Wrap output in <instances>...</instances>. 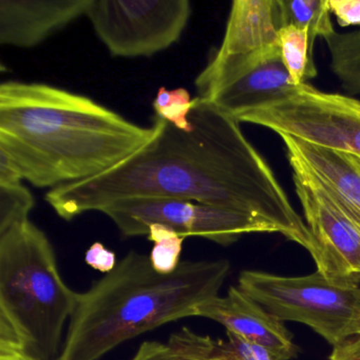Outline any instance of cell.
<instances>
[{
	"instance_id": "obj_2",
	"label": "cell",
	"mask_w": 360,
	"mask_h": 360,
	"mask_svg": "<svg viewBox=\"0 0 360 360\" xmlns=\"http://www.w3.org/2000/svg\"><path fill=\"white\" fill-rule=\"evenodd\" d=\"M229 271L225 259L183 261L163 275L153 269L149 256L131 250L111 273L77 292L56 360H98L148 330L197 317L199 305L219 296Z\"/></svg>"
},
{
	"instance_id": "obj_1",
	"label": "cell",
	"mask_w": 360,
	"mask_h": 360,
	"mask_svg": "<svg viewBox=\"0 0 360 360\" xmlns=\"http://www.w3.org/2000/svg\"><path fill=\"white\" fill-rule=\"evenodd\" d=\"M188 120L183 131L155 117L149 144L103 174L54 187L46 201L70 221L129 198L191 200L266 221L317 261L313 233L239 122L199 96Z\"/></svg>"
},
{
	"instance_id": "obj_3",
	"label": "cell",
	"mask_w": 360,
	"mask_h": 360,
	"mask_svg": "<svg viewBox=\"0 0 360 360\" xmlns=\"http://www.w3.org/2000/svg\"><path fill=\"white\" fill-rule=\"evenodd\" d=\"M142 127L85 96L41 83L0 85V136L37 155L60 185L115 167L151 142Z\"/></svg>"
},
{
	"instance_id": "obj_15",
	"label": "cell",
	"mask_w": 360,
	"mask_h": 360,
	"mask_svg": "<svg viewBox=\"0 0 360 360\" xmlns=\"http://www.w3.org/2000/svg\"><path fill=\"white\" fill-rule=\"evenodd\" d=\"M281 28L294 26L309 32L311 51L318 37L326 39L335 32L328 0H277Z\"/></svg>"
},
{
	"instance_id": "obj_19",
	"label": "cell",
	"mask_w": 360,
	"mask_h": 360,
	"mask_svg": "<svg viewBox=\"0 0 360 360\" xmlns=\"http://www.w3.org/2000/svg\"><path fill=\"white\" fill-rule=\"evenodd\" d=\"M35 200L22 183L0 185V233L29 220Z\"/></svg>"
},
{
	"instance_id": "obj_6",
	"label": "cell",
	"mask_w": 360,
	"mask_h": 360,
	"mask_svg": "<svg viewBox=\"0 0 360 360\" xmlns=\"http://www.w3.org/2000/svg\"><path fill=\"white\" fill-rule=\"evenodd\" d=\"M237 121L360 160V101L351 96L303 84L288 98L244 113Z\"/></svg>"
},
{
	"instance_id": "obj_7",
	"label": "cell",
	"mask_w": 360,
	"mask_h": 360,
	"mask_svg": "<svg viewBox=\"0 0 360 360\" xmlns=\"http://www.w3.org/2000/svg\"><path fill=\"white\" fill-rule=\"evenodd\" d=\"M101 212L125 237L147 236L151 225L162 224L182 237L205 238L227 246L248 233H279L275 225L256 217L174 198H129L105 206Z\"/></svg>"
},
{
	"instance_id": "obj_13",
	"label": "cell",
	"mask_w": 360,
	"mask_h": 360,
	"mask_svg": "<svg viewBox=\"0 0 360 360\" xmlns=\"http://www.w3.org/2000/svg\"><path fill=\"white\" fill-rule=\"evenodd\" d=\"M281 29L277 0H236L217 58L246 56L278 45Z\"/></svg>"
},
{
	"instance_id": "obj_25",
	"label": "cell",
	"mask_w": 360,
	"mask_h": 360,
	"mask_svg": "<svg viewBox=\"0 0 360 360\" xmlns=\"http://www.w3.org/2000/svg\"><path fill=\"white\" fill-rule=\"evenodd\" d=\"M358 314H357V336H360V296L358 300Z\"/></svg>"
},
{
	"instance_id": "obj_14",
	"label": "cell",
	"mask_w": 360,
	"mask_h": 360,
	"mask_svg": "<svg viewBox=\"0 0 360 360\" xmlns=\"http://www.w3.org/2000/svg\"><path fill=\"white\" fill-rule=\"evenodd\" d=\"M288 151L298 155L334 193L339 205L360 231V160L280 136Z\"/></svg>"
},
{
	"instance_id": "obj_4",
	"label": "cell",
	"mask_w": 360,
	"mask_h": 360,
	"mask_svg": "<svg viewBox=\"0 0 360 360\" xmlns=\"http://www.w3.org/2000/svg\"><path fill=\"white\" fill-rule=\"evenodd\" d=\"M77 301L39 227L28 220L0 233V332L37 359L53 360Z\"/></svg>"
},
{
	"instance_id": "obj_11",
	"label": "cell",
	"mask_w": 360,
	"mask_h": 360,
	"mask_svg": "<svg viewBox=\"0 0 360 360\" xmlns=\"http://www.w3.org/2000/svg\"><path fill=\"white\" fill-rule=\"evenodd\" d=\"M197 317L222 324L227 332L264 347L274 360H292L299 347L281 320L250 298L239 286H231L225 296L214 297L198 307Z\"/></svg>"
},
{
	"instance_id": "obj_5",
	"label": "cell",
	"mask_w": 360,
	"mask_h": 360,
	"mask_svg": "<svg viewBox=\"0 0 360 360\" xmlns=\"http://www.w3.org/2000/svg\"><path fill=\"white\" fill-rule=\"evenodd\" d=\"M238 282L271 315L309 326L333 347L357 336L359 285L337 283L318 271L300 277L243 271Z\"/></svg>"
},
{
	"instance_id": "obj_22",
	"label": "cell",
	"mask_w": 360,
	"mask_h": 360,
	"mask_svg": "<svg viewBox=\"0 0 360 360\" xmlns=\"http://www.w3.org/2000/svg\"><path fill=\"white\" fill-rule=\"evenodd\" d=\"M85 262L88 266L103 274L111 273L117 264L115 252L101 242H96L88 248L85 254Z\"/></svg>"
},
{
	"instance_id": "obj_24",
	"label": "cell",
	"mask_w": 360,
	"mask_h": 360,
	"mask_svg": "<svg viewBox=\"0 0 360 360\" xmlns=\"http://www.w3.org/2000/svg\"><path fill=\"white\" fill-rule=\"evenodd\" d=\"M328 360H360V336L352 337L333 347Z\"/></svg>"
},
{
	"instance_id": "obj_9",
	"label": "cell",
	"mask_w": 360,
	"mask_h": 360,
	"mask_svg": "<svg viewBox=\"0 0 360 360\" xmlns=\"http://www.w3.org/2000/svg\"><path fill=\"white\" fill-rule=\"evenodd\" d=\"M195 84L199 98L236 120L288 98L299 87L290 79L278 45L246 56H212Z\"/></svg>"
},
{
	"instance_id": "obj_10",
	"label": "cell",
	"mask_w": 360,
	"mask_h": 360,
	"mask_svg": "<svg viewBox=\"0 0 360 360\" xmlns=\"http://www.w3.org/2000/svg\"><path fill=\"white\" fill-rule=\"evenodd\" d=\"M286 157L305 223L319 245L317 271L337 283L359 285V229L309 165L292 151Z\"/></svg>"
},
{
	"instance_id": "obj_21",
	"label": "cell",
	"mask_w": 360,
	"mask_h": 360,
	"mask_svg": "<svg viewBox=\"0 0 360 360\" xmlns=\"http://www.w3.org/2000/svg\"><path fill=\"white\" fill-rule=\"evenodd\" d=\"M330 14L339 26L360 27V0H328Z\"/></svg>"
},
{
	"instance_id": "obj_23",
	"label": "cell",
	"mask_w": 360,
	"mask_h": 360,
	"mask_svg": "<svg viewBox=\"0 0 360 360\" xmlns=\"http://www.w3.org/2000/svg\"><path fill=\"white\" fill-rule=\"evenodd\" d=\"M0 360H39L31 355L18 339L0 332Z\"/></svg>"
},
{
	"instance_id": "obj_12",
	"label": "cell",
	"mask_w": 360,
	"mask_h": 360,
	"mask_svg": "<svg viewBox=\"0 0 360 360\" xmlns=\"http://www.w3.org/2000/svg\"><path fill=\"white\" fill-rule=\"evenodd\" d=\"M94 0H0V44L32 48L87 15Z\"/></svg>"
},
{
	"instance_id": "obj_16",
	"label": "cell",
	"mask_w": 360,
	"mask_h": 360,
	"mask_svg": "<svg viewBox=\"0 0 360 360\" xmlns=\"http://www.w3.org/2000/svg\"><path fill=\"white\" fill-rule=\"evenodd\" d=\"M330 67L341 87L349 94H360V28L349 32L335 31L324 39Z\"/></svg>"
},
{
	"instance_id": "obj_20",
	"label": "cell",
	"mask_w": 360,
	"mask_h": 360,
	"mask_svg": "<svg viewBox=\"0 0 360 360\" xmlns=\"http://www.w3.org/2000/svg\"><path fill=\"white\" fill-rule=\"evenodd\" d=\"M193 106V100L191 94L184 88L170 90V100L167 106L155 110V117H161L164 121L174 125L183 131L191 129L188 117Z\"/></svg>"
},
{
	"instance_id": "obj_8",
	"label": "cell",
	"mask_w": 360,
	"mask_h": 360,
	"mask_svg": "<svg viewBox=\"0 0 360 360\" xmlns=\"http://www.w3.org/2000/svg\"><path fill=\"white\" fill-rule=\"evenodd\" d=\"M191 15L188 0H94L87 12L111 56H151L180 39Z\"/></svg>"
},
{
	"instance_id": "obj_17",
	"label": "cell",
	"mask_w": 360,
	"mask_h": 360,
	"mask_svg": "<svg viewBox=\"0 0 360 360\" xmlns=\"http://www.w3.org/2000/svg\"><path fill=\"white\" fill-rule=\"evenodd\" d=\"M278 46L294 85L307 84L309 79L317 77L307 30L294 26L283 27L278 33Z\"/></svg>"
},
{
	"instance_id": "obj_18",
	"label": "cell",
	"mask_w": 360,
	"mask_h": 360,
	"mask_svg": "<svg viewBox=\"0 0 360 360\" xmlns=\"http://www.w3.org/2000/svg\"><path fill=\"white\" fill-rule=\"evenodd\" d=\"M147 238L153 242V248L149 255L153 269L163 275L176 271L181 264L183 242L186 238L162 224L151 225Z\"/></svg>"
}]
</instances>
